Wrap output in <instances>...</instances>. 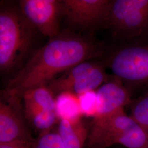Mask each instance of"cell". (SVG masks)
Segmentation results:
<instances>
[{
	"instance_id": "9a60e30c",
	"label": "cell",
	"mask_w": 148,
	"mask_h": 148,
	"mask_svg": "<svg viewBox=\"0 0 148 148\" xmlns=\"http://www.w3.org/2000/svg\"><path fill=\"white\" fill-rule=\"evenodd\" d=\"M79 96L81 114L86 117H96L98 111V101L97 91L91 90Z\"/></svg>"
},
{
	"instance_id": "e0dca14e",
	"label": "cell",
	"mask_w": 148,
	"mask_h": 148,
	"mask_svg": "<svg viewBox=\"0 0 148 148\" xmlns=\"http://www.w3.org/2000/svg\"><path fill=\"white\" fill-rule=\"evenodd\" d=\"M32 148H65L58 133L43 132L32 144Z\"/></svg>"
},
{
	"instance_id": "ac0fdd59",
	"label": "cell",
	"mask_w": 148,
	"mask_h": 148,
	"mask_svg": "<svg viewBox=\"0 0 148 148\" xmlns=\"http://www.w3.org/2000/svg\"><path fill=\"white\" fill-rule=\"evenodd\" d=\"M33 143L25 140H14L0 143V148H32Z\"/></svg>"
},
{
	"instance_id": "2e32d148",
	"label": "cell",
	"mask_w": 148,
	"mask_h": 148,
	"mask_svg": "<svg viewBox=\"0 0 148 148\" xmlns=\"http://www.w3.org/2000/svg\"><path fill=\"white\" fill-rule=\"evenodd\" d=\"M58 119L56 111L46 110L32 117L28 121L33 127L43 132L49 131Z\"/></svg>"
},
{
	"instance_id": "30bf717a",
	"label": "cell",
	"mask_w": 148,
	"mask_h": 148,
	"mask_svg": "<svg viewBox=\"0 0 148 148\" xmlns=\"http://www.w3.org/2000/svg\"><path fill=\"white\" fill-rule=\"evenodd\" d=\"M97 95L98 111L95 117L124 108L132 101L130 90L115 77L108 79L100 86L97 90Z\"/></svg>"
},
{
	"instance_id": "52a82bcc",
	"label": "cell",
	"mask_w": 148,
	"mask_h": 148,
	"mask_svg": "<svg viewBox=\"0 0 148 148\" xmlns=\"http://www.w3.org/2000/svg\"><path fill=\"white\" fill-rule=\"evenodd\" d=\"M21 14L35 30L50 39L59 33V18L63 13L62 1L57 0H22Z\"/></svg>"
},
{
	"instance_id": "3957f363",
	"label": "cell",
	"mask_w": 148,
	"mask_h": 148,
	"mask_svg": "<svg viewBox=\"0 0 148 148\" xmlns=\"http://www.w3.org/2000/svg\"><path fill=\"white\" fill-rule=\"evenodd\" d=\"M115 144L148 148V133L124 108L94 118L86 142L87 148H108Z\"/></svg>"
},
{
	"instance_id": "6da1fadb",
	"label": "cell",
	"mask_w": 148,
	"mask_h": 148,
	"mask_svg": "<svg viewBox=\"0 0 148 148\" xmlns=\"http://www.w3.org/2000/svg\"><path fill=\"white\" fill-rule=\"evenodd\" d=\"M101 53L100 45L88 37L59 34L32 55L11 79L2 95L22 99L29 90L47 86L61 73Z\"/></svg>"
},
{
	"instance_id": "7a4b0ae2",
	"label": "cell",
	"mask_w": 148,
	"mask_h": 148,
	"mask_svg": "<svg viewBox=\"0 0 148 148\" xmlns=\"http://www.w3.org/2000/svg\"><path fill=\"white\" fill-rule=\"evenodd\" d=\"M35 29L19 8L6 5L0 12V69L7 74L23 65L33 43Z\"/></svg>"
},
{
	"instance_id": "277c9868",
	"label": "cell",
	"mask_w": 148,
	"mask_h": 148,
	"mask_svg": "<svg viewBox=\"0 0 148 148\" xmlns=\"http://www.w3.org/2000/svg\"><path fill=\"white\" fill-rule=\"evenodd\" d=\"M105 27L119 38L131 39L148 33V0L111 1Z\"/></svg>"
},
{
	"instance_id": "5bb4252c",
	"label": "cell",
	"mask_w": 148,
	"mask_h": 148,
	"mask_svg": "<svg viewBox=\"0 0 148 148\" xmlns=\"http://www.w3.org/2000/svg\"><path fill=\"white\" fill-rule=\"evenodd\" d=\"M130 106V116L148 133V91L132 100Z\"/></svg>"
},
{
	"instance_id": "9c48e42d",
	"label": "cell",
	"mask_w": 148,
	"mask_h": 148,
	"mask_svg": "<svg viewBox=\"0 0 148 148\" xmlns=\"http://www.w3.org/2000/svg\"><path fill=\"white\" fill-rule=\"evenodd\" d=\"M0 102V143L14 140L34 142L35 139L27 129L22 113L21 98L3 96Z\"/></svg>"
},
{
	"instance_id": "5b68a950",
	"label": "cell",
	"mask_w": 148,
	"mask_h": 148,
	"mask_svg": "<svg viewBox=\"0 0 148 148\" xmlns=\"http://www.w3.org/2000/svg\"><path fill=\"white\" fill-rule=\"evenodd\" d=\"M107 64L115 77L130 90L148 86V45L119 48L111 53Z\"/></svg>"
},
{
	"instance_id": "7c38bea8",
	"label": "cell",
	"mask_w": 148,
	"mask_h": 148,
	"mask_svg": "<svg viewBox=\"0 0 148 148\" xmlns=\"http://www.w3.org/2000/svg\"><path fill=\"white\" fill-rule=\"evenodd\" d=\"M88 132L81 120L75 122L61 120L59 122L58 133L65 148H84Z\"/></svg>"
},
{
	"instance_id": "ba28073f",
	"label": "cell",
	"mask_w": 148,
	"mask_h": 148,
	"mask_svg": "<svg viewBox=\"0 0 148 148\" xmlns=\"http://www.w3.org/2000/svg\"><path fill=\"white\" fill-rule=\"evenodd\" d=\"M111 1L64 0L63 13L73 27L84 30L105 26Z\"/></svg>"
},
{
	"instance_id": "4fadbf2b",
	"label": "cell",
	"mask_w": 148,
	"mask_h": 148,
	"mask_svg": "<svg viewBox=\"0 0 148 148\" xmlns=\"http://www.w3.org/2000/svg\"><path fill=\"white\" fill-rule=\"evenodd\" d=\"M56 112L60 120L75 122L81 120L79 96L69 92L58 94L56 99Z\"/></svg>"
},
{
	"instance_id": "8992f818",
	"label": "cell",
	"mask_w": 148,
	"mask_h": 148,
	"mask_svg": "<svg viewBox=\"0 0 148 148\" xmlns=\"http://www.w3.org/2000/svg\"><path fill=\"white\" fill-rule=\"evenodd\" d=\"M108 79L106 69L102 64L84 62L53 79L47 86L53 94L69 92L79 95L95 90Z\"/></svg>"
},
{
	"instance_id": "8fae6325",
	"label": "cell",
	"mask_w": 148,
	"mask_h": 148,
	"mask_svg": "<svg viewBox=\"0 0 148 148\" xmlns=\"http://www.w3.org/2000/svg\"><path fill=\"white\" fill-rule=\"evenodd\" d=\"M53 95L47 86L32 88L23 94L24 113L27 121L43 111H56V99Z\"/></svg>"
}]
</instances>
